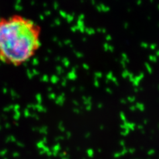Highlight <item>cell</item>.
I'll use <instances>...</instances> for the list:
<instances>
[{
  "instance_id": "obj_1",
  "label": "cell",
  "mask_w": 159,
  "mask_h": 159,
  "mask_svg": "<svg viewBox=\"0 0 159 159\" xmlns=\"http://www.w3.org/2000/svg\"><path fill=\"white\" fill-rule=\"evenodd\" d=\"M41 31L37 23L21 15L0 18V61L17 67L31 61L41 47Z\"/></svg>"
}]
</instances>
